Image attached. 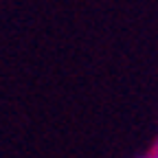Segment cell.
Returning a JSON list of instances; mask_svg holds the SVG:
<instances>
[{"mask_svg": "<svg viewBox=\"0 0 158 158\" xmlns=\"http://www.w3.org/2000/svg\"><path fill=\"white\" fill-rule=\"evenodd\" d=\"M147 158H158V152H154V154H149Z\"/></svg>", "mask_w": 158, "mask_h": 158, "instance_id": "1", "label": "cell"}]
</instances>
